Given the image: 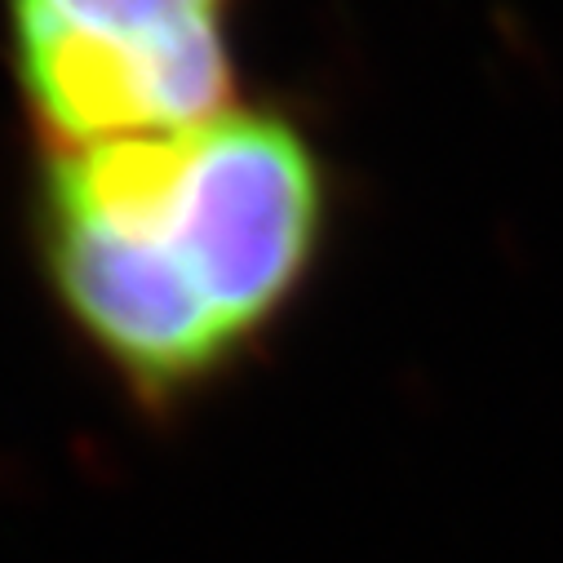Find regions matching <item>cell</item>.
I'll return each instance as SVG.
<instances>
[{
  "mask_svg": "<svg viewBox=\"0 0 563 563\" xmlns=\"http://www.w3.org/2000/svg\"><path fill=\"white\" fill-rule=\"evenodd\" d=\"M329 174L311 137L275 111H240L187 133V161L156 231L240 346L285 316L320 262Z\"/></svg>",
  "mask_w": 563,
  "mask_h": 563,
  "instance_id": "6da1fadb",
  "label": "cell"
},
{
  "mask_svg": "<svg viewBox=\"0 0 563 563\" xmlns=\"http://www.w3.org/2000/svg\"><path fill=\"white\" fill-rule=\"evenodd\" d=\"M36 227L63 316L137 404H183L240 360L244 346L156 231L54 205L36 209Z\"/></svg>",
  "mask_w": 563,
  "mask_h": 563,
  "instance_id": "7a4b0ae2",
  "label": "cell"
},
{
  "mask_svg": "<svg viewBox=\"0 0 563 563\" xmlns=\"http://www.w3.org/2000/svg\"><path fill=\"white\" fill-rule=\"evenodd\" d=\"M19 32H76L93 41H165L187 27H218L231 0H10Z\"/></svg>",
  "mask_w": 563,
  "mask_h": 563,
  "instance_id": "3957f363",
  "label": "cell"
}]
</instances>
